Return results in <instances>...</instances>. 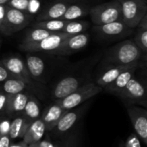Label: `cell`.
Instances as JSON below:
<instances>
[{
    "instance_id": "obj_1",
    "label": "cell",
    "mask_w": 147,
    "mask_h": 147,
    "mask_svg": "<svg viewBox=\"0 0 147 147\" xmlns=\"http://www.w3.org/2000/svg\"><path fill=\"white\" fill-rule=\"evenodd\" d=\"M142 53L132 40L117 43L105 55V60L110 65H127L139 62Z\"/></svg>"
},
{
    "instance_id": "obj_2",
    "label": "cell",
    "mask_w": 147,
    "mask_h": 147,
    "mask_svg": "<svg viewBox=\"0 0 147 147\" xmlns=\"http://www.w3.org/2000/svg\"><path fill=\"white\" fill-rule=\"evenodd\" d=\"M102 91V88L97 85L96 84L92 82H87L67 96L64 97L59 101H57V102L61 106L63 109L67 111L78 107L83 102L91 99Z\"/></svg>"
},
{
    "instance_id": "obj_3",
    "label": "cell",
    "mask_w": 147,
    "mask_h": 147,
    "mask_svg": "<svg viewBox=\"0 0 147 147\" xmlns=\"http://www.w3.org/2000/svg\"><path fill=\"white\" fill-rule=\"evenodd\" d=\"M90 19L95 25H102L121 19L120 1H111L92 7L90 11Z\"/></svg>"
},
{
    "instance_id": "obj_4",
    "label": "cell",
    "mask_w": 147,
    "mask_h": 147,
    "mask_svg": "<svg viewBox=\"0 0 147 147\" xmlns=\"http://www.w3.org/2000/svg\"><path fill=\"white\" fill-rule=\"evenodd\" d=\"M121 21L131 28H135L147 14V3L143 0H122Z\"/></svg>"
},
{
    "instance_id": "obj_5",
    "label": "cell",
    "mask_w": 147,
    "mask_h": 147,
    "mask_svg": "<svg viewBox=\"0 0 147 147\" xmlns=\"http://www.w3.org/2000/svg\"><path fill=\"white\" fill-rule=\"evenodd\" d=\"M29 22L30 16L27 13L6 5L5 16L0 27V30L5 35H11L27 27Z\"/></svg>"
},
{
    "instance_id": "obj_6",
    "label": "cell",
    "mask_w": 147,
    "mask_h": 147,
    "mask_svg": "<svg viewBox=\"0 0 147 147\" xmlns=\"http://www.w3.org/2000/svg\"><path fill=\"white\" fill-rule=\"evenodd\" d=\"M124 101L146 107V91L145 85L134 77L130 79L124 89L116 96Z\"/></svg>"
},
{
    "instance_id": "obj_7",
    "label": "cell",
    "mask_w": 147,
    "mask_h": 147,
    "mask_svg": "<svg viewBox=\"0 0 147 147\" xmlns=\"http://www.w3.org/2000/svg\"><path fill=\"white\" fill-rule=\"evenodd\" d=\"M94 30L98 36L109 40L124 38L134 31L133 28L126 25L121 20L102 25H95Z\"/></svg>"
},
{
    "instance_id": "obj_8",
    "label": "cell",
    "mask_w": 147,
    "mask_h": 147,
    "mask_svg": "<svg viewBox=\"0 0 147 147\" xmlns=\"http://www.w3.org/2000/svg\"><path fill=\"white\" fill-rule=\"evenodd\" d=\"M71 34L63 32L52 33L50 35L41 40L40 41L25 46L21 47L22 50L28 53H36V52H56L59 47L61 43Z\"/></svg>"
},
{
    "instance_id": "obj_9",
    "label": "cell",
    "mask_w": 147,
    "mask_h": 147,
    "mask_svg": "<svg viewBox=\"0 0 147 147\" xmlns=\"http://www.w3.org/2000/svg\"><path fill=\"white\" fill-rule=\"evenodd\" d=\"M127 111L137 136L145 145H147L146 109L136 105H129Z\"/></svg>"
},
{
    "instance_id": "obj_10",
    "label": "cell",
    "mask_w": 147,
    "mask_h": 147,
    "mask_svg": "<svg viewBox=\"0 0 147 147\" xmlns=\"http://www.w3.org/2000/svg\"><path fill=\"white\" fill-rule=\"evenodd\" d=\"M85 83L81 78L76 76H66L61 78L54 85L52 90V98L54 102L59 101L75 91Z\"/></svg>"
},
{
    "instance_id": "obj_11",
    "label": "cell",
    "mask_w": 147,
    "mask_h": 147,
    "mask_svg": "<svg viewBox=\"0 0 147 147\" xmlns=\"http://www.w3.org/2000/svg\"><path fill=\"white\" fill-rule=\"evenodd\" d=\"M2 64L12 77L22 80L28 85L32 84V78L28 71L25 61L21 57L16 55L6 57L2 61Z\"/></svg>"
},
{
    "instance_id": "obj_12",
    "label": "cell",
    "mask_w": 147,
    "mask_h": 147,
    "mask_svg": "<svg viewBox=\"0 0 147 147\" xmlns=\"http://www.w3.org/2000/svg\"><path fill=\"white\" fill-rule=\"evenodd\" d=\"M90 36L87 33H81L68 36L57 49L56 53L59 55L66 56L82 50L89 43Z\"/></svg>"
},
{
    "instance_id": "obj_13",
    "label": "cell",
    "mask_w": 147,
    "mask_h": 147,
    "mask_svg": "<svg viewBox=\"0 0 147 147\" xmlns=\"http://www.w3.org/2000/svg\"><path fill=\"white\" fill-rule=\"evenodd\" d=\"M85 106H81L79 108H74L70 110H67L59 119V121L57 122L56 126L53 127V129L51 131L56 135L59 134H65L68 131H70L76 122L79 120L81 115L84 112Z\"/></svg>"
},
{
    "instance_id": "obj_14",
    "label": "cell",
    "mask_w": 147,
    "mask_h": 147,
    "mask_svg": "<svg viewBox=\"0 0 147 147\" xmlns=\"http://www.w3.org/2000/svg\"><path fill=\"white\" fill-rule=\"evenodd\" d=\"M139 65H140L139 62L132 64L127 69L123 71L115 78V80L113 83H111L109 85H108L105 88H103V90L107 93L117 96L124 89V87L127 84V83L130 81V79L134 77L135 71H136Z\"/></svg>"
},
{
    "instance_id": "obj_15",
    "label": "cell",
    "mask_w": 147,
    "mask_h": 147,
    "mask_svg": "<svg viewBox=\"0 0 147 147\" xmlns=\"http://www.w3.org/2000/svg\"><path fill=\"white\" fill-rule=\"evenodd\" d=\"M65 112L66 111L63 109L57 102H54L53 104L48 106L43 113H41L40 119L46 126L47 132H51L53 129L57 122Z\"/></svg>"
},
{
    "instance_id": "obj_16",
    "label": "cell",
    "mask_w": 147,
    "mask_h": 147,
    "mask_svg": "<svg viewBox=\"0 0 147 147\" xmlns=\"http://www.w3.org/2000/svg\"><path fill=\"white\" fill-rule=\"evenodd\" d=\"M46 132V126L42 120L39 118L29 124L24 136L22 137V141L28 146L38 143L44 138Z\"/></svg>"
},
{
    "instance_id": "obj_17",
    "label": "cell",
    "mask_w": 147,
    "mask_h": 147,
    "mask_svg": "<svg viewBox=\"0 0 147 147\" xmlns=\"http://www.w3.org/2000/svg\"><path fill=\"white\" fill-rule=\"evenodd\" d=\"M25 64L31 78L36 81L41 80L46 68L44 60L32 53H28L26 54Z\"/></svg>"
},
{
    "instance_id": "obj_18",
    "label": "cell",
    "mask_w": 147,
    "mask_h": 147,
    "mask_svg": "<svg viewBox=\"0 0 147 147\" xmlns=\"http://www.w3.org/2000/svg\"><path fill=\"white\" fill-rule=\"evenodd\" d=\"M28 96L29 94L26 92H21L15 95H10L9 97L5 115H7L8 117L20 115L25 108Z\"/></svg>"
},
{
    "instance_id": "obj_19",
    "label": "cell",
    "mask_w": 147,
    "mask_h": 147,
    "mask_svg": "<svg viewBox=\"0 0 147 147\" xmlns=\"http://www.w3.org/2000/svg\"><path fill=\"white\" fill-rule=\"evenodd\" d=\"M68 5L69 4L66 2L63 1L54 3L43 9L40 13H39L37 16V21L60 19L65 14Z\"/></svg>"
},
{
    "instance_id": "obj_20",
    "label": "cell",
    "mask_w": 147,
    "mask_h": 147,
    "mask_svg": "<svg viewBox=\"0 0 147 147\" xmlns=\"http://www.w3.org/2000/svg\"><path fill=\"white\" fill-rule=\"evenodd\" d=\"M132 65V64H131ZM131 65H111L109 68H108L106 71H104L96 79V84L100 87L105 88L106 86L109 85L111 83H113L115 78L126 69H127Z\"/></svg>"
},
{
    "instance_id": "obj_21",
    "label": "cell",
    "mask_w": 147,
    "mask_h": 147,
    "mask_svg": "<svg viewBox=\"0 0 147 147\" xmlns=\"http://www.w3.org/2000/svg\"><path fill=\"white\" fill-rule=\"evenodd\" d=\"M30 123L31 122H29L21 115L16 116L14 120L10 122V127L9 132V136L10 140H15L17 139H22Z\"/></svg>"
},
{
    "instance_id": "obj_22",
    "label": "cell",
    "mask_w": 147,
    "mask_h": 147,
    "mask_svg": "<svg viewBox=\"0 0 147 147\" xmlns=\"http://www.w3.org/2000/svg\"><path fill=\"white\" fill-rule=\"evenodd\" d=\"M21 115H22L29 122H32L40 118V115H41L40 104L39 101L37 100V98H35L32 95H29L27 103L25 105V108L22 113L21 114Z\"/></svg>"
},
{
    "instance_id": "obj_23",
    "label": "cell",
    "mask_w": 147,
    "mask_h": 147,
    "mask_svg": "<svg viewBox=\"0 0 147 147\" xmlns=\"http://www.w3.org/2000/svg\"><path fill=\"white\" fill-rule=\"evenodd\" d=\"M134 41L141 51L142 55H146L147 53V14L144 16L137 26Z\"/></svg>"
},
{
    "instance_id": "obj_24",
    "label": "cell",
    "mask_w": 147,
    "mask_h": 147,
    "mask_svg": "<svg viewBox=\"0 0 147 147\" xmlns=\"http://www.w3.org/2000/svg\"><path fill=\"white\" fill-rule=\"evenodd\" d=\"M28 86V85L22 80L11 76L2 83L1 89L3 92L10 96L21 92H25V90Z\"/></svg>"
},
{
    "instance_id": "obj_25",
    "label": "cell",
    "mask_w": 147,
    "mask_h": 147,
    "mask_svg": "<svg viewBox=\"0 0 147 147\" xmlns=\"http://www.w3.org/2000/svg\"><path fill=\"white\" fill-rule=\"evenodd\" d=\"M52 32H49L47 30L42 29V28H33L30 30H28L22 40V43L20 44V48L25 46L32 45L34 43H37L40 41L41 40L45 39L48 35H50Z\"/></svg>"
},
{
    "instance_id": "obj_26",
    "label": "cell",
    "mask_w": 147,
    "mask_h": 147,
    "mask_svg": "<svg viewBox=\"0 0 147 147\" xmlns=\"http://www.w3.org/2000/svg\"><path fill=\"white\" fill-rule=\"evenodd\" d=\"M90 9L87 6L82 4H69L65 14L60 18L65 21H73L78 20L79 18L86 16L89 13Z\"/></svg>"
},
{
    "instance_id": "obj_27",
    "label": "cell",
    "mask_w": 147,
    "mask_h": 147,
    "mask_svg": "<svg viewBox=\"0 0 147 147\" xmlns=\"http://www.w3.org/2000/svg\"><path fill=\"white\" fill-rule=\"evenodd\" d=\"M67 21L62 19H53V20H44V21H37L34 25L33 28H42L47 30L52 33L55 32H61L63 28L65 27Z\"/></svg>"
},
{
    "instance_id": "obj_28",
    "label": "cell",
    "mask_w": 147,
    "mask_h": 147,
    "mask_svg": "<svg viewBox=\"0 0 147 147\" xmlns=\"http://www.w3.org/2000/svg\"><path fill=\"white\" fill-rule=\"evenodd\" d=\"M89 26H90L89 22L85 21H79V20L67 21L61 32L73 35L77 34L84 33V31L89 28Z\"/></svg>"
},
{
    "instance_id": "obj_29",
    "label": "cell",
    "mask_w": 147,
    "mask_h": 147,
    "mask_svg": "<svg viewBox=\"0 0 147 147\" xmlns=\"http://www.w3.org/2000/svg\"><path fill=\"white\" fill-rule=\"evenodd\" d=\"M29 2L30 0H9L5 5L26 13L29 5Z\"/></svg>"
},
{
    "instance_id": "obj_30",
    "label": "cell",
    "mask_w": 147,
    "mask_h": 147,
    "mask_svg": "<svg viewBox=\"0 0 147 147\" xmlns=\"http://www.w3.org/2000/svg\"><path fill=\"white\" fill-rule=\"evenodd\" d=\"M11 120L7 115H0V136L9 135Z\"/></svg>"
},
{
    "instance_id": "obj_31",
    "label": "cell",
    "mask_w": 147,
    "mask_h": 147,
    "mask_svg": "<svg viewBox=\"0 0 147 147\" xmlns=\"http://www.w3.org/2000/svg\"><path fill=\"white\" fill-rule=\"evenodd\" d=\"M125 147H142L141 140L137 136L136 134H132L127 139V141L125 143Z\"/></svg>"
},
{
    "instance_id": "obj_32",
    "label": "cell",
    "mask_w": 147,
    "mask_h": 147,
    "mask_svg": "<svg viewBox=\"0 0 147 147\" xmlns=\"http://www.w3.org/2000/svg\"><path fill=\"white\" fill-rule=\"evenodd\" d=\"M40 0H30L29 2V5H28V8L27 9V14L28 16H32V15H34L36 13H38V11L40 10Z\"/></svg>"
},
{
    "instance_id": "obj_33",
    "label": "cell",
    "mask_w": 147,
    "mask_h": 147,
    "mask_svg": "<svg viewBox=\"0 0 147 147\" xmlns=\"http://www.w3.org/2000/svg\"><path fill=\"white\" fill-rule=\"evenodd\" d=\"M9 95L4 93V92H0V114L4 115L8 105V101H9Z\"/></svg>"
},
{
    "instance_id": "obj_34",
    "label": "cell",
    "mask_w": 147,
    "mask_h": 147,
    "mask_svg": "<svg viewBox=\"0 0 147 147\" xmlns=\"http://www.w3.org/2000/svg\"><path fill=\"white\" fill-rule=\"evenodd\" d=\"M9 77H11V75L9 74V72L6 70V68L1 62L0 63V84H2Z\"/></svg>"
},
{
    "instance_id": "obj_35",
    "label": "cell",
    "mask_w": 147,
    "mask_h": 147,
    "mask_svg": "<svg viewBox=\"0 0 147 147\" xmlns=\"http://www.w3.org/2000/svg\"><path fill=\"white\" fill-rule=\"evenodd\" d=\"M37 146L38 147H59V146L54 145L48 137H47L46 139H42L40 141H39L37 143Z\"/></svg>"
},
{
    "instance_id": "obj_36",
    "label": "cell",
    "mask_w": 147,
    "mask_h": 147,
    "mask_svg": "<svg viewBox=\"0 0 147 147\" xmlns=\"http://www.w3.org/2000/svg\"><path fill=\"white\" fill-rule=\"evenodd\" d=\"M11 141L9 135L0 136V147H9L11 145Z\"/></svg>"
},
{
    "instance_id": "obj_37",
    "label": "cell",
    "mask_w": 147,
    "mask_h": 147,
    "mask_svg": "<svg viewBox=\"0 0 147 147\" xmlns=\"http://www.w3.org/2000/svg\"><path fill=\"white\" fill-rule=\"evenodd\" d=\"M6 12V5L5 4H0V27L3 22L4 16Z\"/></svg>"
},
{
    "instance_id": "obj_38",
    "label": "cell",
    "mask_w": 147,
    "mask_h": 147,
    "mask_svg": "<svg viewBox=\"0 0 147 147\" xmlns=\"http://www.w3.org/2000/svg\"><path fill=\"white\" fill-rule=\"evenodd\" d=\"M9 147H28V145H27L23 141H22V142L17 143V144H11Z\"/></svg>"
},
{
    "instance_id": "obj_39",
    "label": "cell",
    "mask_w": 147,
    "mask_h": 147,
    "mask_svg": "<svg viewBox=\"0 0 147 147\" xmlns=\"http://www.w3.org/2000/svg\"><path fill=\"white\" fill-rule=\"evenodd\" d=\"M73 140H71V141H68V143H66L65 146H63L62 147H75V146L73 145Z\"/></svg>"
},
{
    "instance_id": "obj_40",
    "label": "cell",
    "mask_w": 147,
    "mask_h": 147,
    "mask_svg": "<svg viewBox=\"0 0 147 147\" xmlns=\"http://www.w3.org/2000/svg\"><path fill=\"white\" fill-rule=\"evenodd\" d=\"M9 0H0V4H6Z\"/></svg>"
},
{
    "instance_id": "obj_41",
    "label": "cell",
    "mask_w": 147,
    "mask_h": 147,
    "mask_svg": "<svg viewBox=\"0 0 147 147\" xmlns=\"http://www.w3.org/2000/svg\"><path fill=\"white\" fill-rule=\"evenodd\" d=\"M28 147H38L37 146V143H35V144H32V145H29Z\"/></svg>"
},
{
    "instance_id": "obj_42",
    "label": "cell",
    "mask_w": 147,
    "mask_h": 147,
    "mask_svg": "<svg viewBox=\"0 0 147 147\" xmlns=\"http://www.w3.org/2000/svg\"><path fill=\"white\" fill-rule=\"evenodd\" d=\"M0 92H2V89H1V87H0Z\"/></svg>"
},
{
    "instance_id": "obj_43",
    "label": "cell",
    "mask_w": 147,
    "mask_h": 147,
    "mask_svg": "<svg viewBox=\"0 0 147 147\" xmlns=\"http://www.w3.org/2000/svg\"><path fill=\"white\" fill-rule=\"evenodd\" d=\"M143 1H145V2H146L147 0H143Z\"/></svg>"
},
{
    "instance_id": "obj_44",
    "label": "cell",
    "mask_w": 147,
    "mask_h": 147,
    "mask_svg": "<svg viewBox=\"0 0 147 147\" xmlns=\"http://www.w3.org/2000/svg\"><path fill=\"white\" fill-rule=\"evenodd\" d=\"M120 1H122V0H120Z\"/></svg>"
}]
</instances>
